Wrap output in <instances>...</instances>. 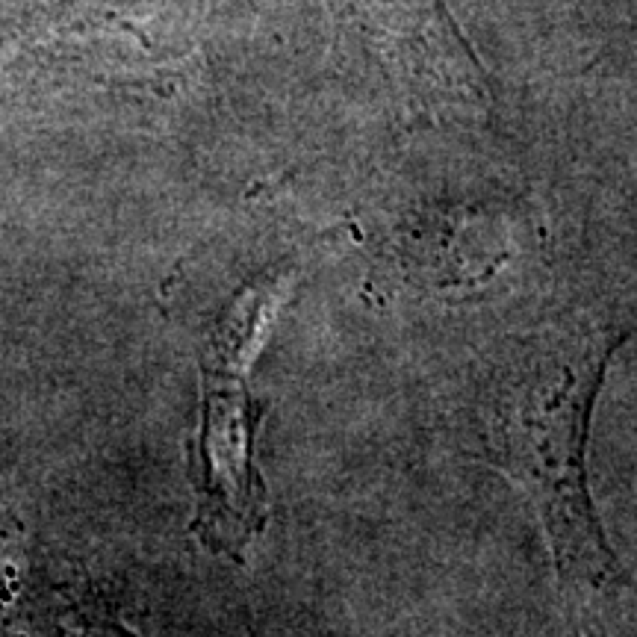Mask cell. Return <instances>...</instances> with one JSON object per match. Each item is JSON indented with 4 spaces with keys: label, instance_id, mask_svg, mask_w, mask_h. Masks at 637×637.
I'll return each mask as SVG.
<instances>
[{
    "label": "cell",
    "instance_id": "1",
    "mask_svg": "<svg viewBox=\"0 0 637 637\" xmlns=\"http://www.w3.org/2000/svg\"><path fill=\"white\" fill-rule=\"evenodd\" d=\"M637 331L629 307H576L513 334L478 387V434L487 455L534 504L564 578L605 587L620 564L593 511L587 440L611 354Z\"/></svg>",
    "mask_w": 637,
    "mask_h": 637
},
{
    "label": "cell",
    "instance_id": "2",
    "mask_svg": "<svg viewBox=\"0 0 637 637\" xmlns=\"http://www.w3.org/2000/svg\"><path fill=\"white\" fill-rule=\"evenodd\" d=\"M289 283V272L251 281L216 316L198 360L201 419L192 443V529L210 552L234 561H243L269 520L266 487L254 466V431L263 410L251 399L248 369Z\"/></svg>",
    "mask_w": 637,
    "mask_h": 637
}]
</instances>
